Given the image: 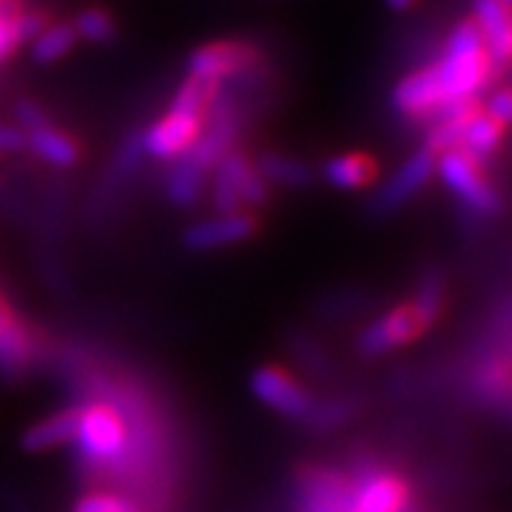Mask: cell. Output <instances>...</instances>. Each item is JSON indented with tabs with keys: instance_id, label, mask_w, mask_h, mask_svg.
<instances>
[{
	"instance_id": "cell-24",
	"label": "cell",
	"mask_w": 512,
	"mask_h": 512,
	"mask_svg": "<svg viewBox=\"0 0 512 512\" xmlns=\"http://www.w3.org/2000/svg\"><path fill=\"white\" fill-rule=\"evenodd\" d=\"M78 37L73 24H65V21H52L45 32L39 34L37 39H32V58L39 65H52L63 60L68 52L76 47Z\"/></svg>"
},
{
	"instance_id": "cell-33",
	"label": "cell",
	"mask_w": 512,
	"mask_h": 512,
	"mask_svg": "<svg viewBox=\"0 0 512 512\" xmlns=\"http://www.w3.org/2000/svg\"><path fill=\"white\" fill-rule=\"evenodd\" d=\"M388 3L390 11H396V13H403V11H409V8H414L419 0H385Z\"/></svg>"
},
{
	"instance_id": "cell-34",
	"label": "cell",
	"mask_w": 512,
	"mask_h": 512,
	"mask_svg": "<svg viewBox=\"0 0 512 512\" xmlns=\"http://www.w3.org/2000/svg\"><path fill=\"white\" fill-rule=\"evenodd\" d=\"M502 3H507V6H510V8H512V0H502Z\"/></svg>"
},
{
	"instance_id": "cell-16",
	"label": "cell",
	"mask_w": 512,
	"mask_h": 512,
	"mask_svg": "<svg viewBox=\"0 0 512 512\" xmlns=\"http://www.w3.org/2000/svg\"><path fill=\"white\" fill-rule=\"evenodd\" d=\"M78 419H81V406H68V409L55 411V414L29 424L21 432L19 445L26 453H45V450L60 448L65 442L76 440Z\"/></svg>"
},
{
	"instance_id": "cell-13",
	"label": "cell",
	"mask_w": 512,
	"mask_h": 512,
	"mask_svg": "<svg viewBox=\"0 0 512 512\" xmlns=\"http://www.w3.org/2000/svg\"><path fill=\"white\" fill-rule=\"evenodd\" d=\"M206 125L201 120H193L188 115H177V112H167L149 128L141 130L143 154L156 159V162H175L182 159L195 146V141L201 138Z\"/></svg>"
},
{
	"instance_id": "cell-28",
	"label": "cell",
	"mask_w": 512,
	"mask_h": 512,
	"mask_svg": "<svg viewBox=\"0 0 512 512\" xmlns=\"http://www.w3.org/2000/svg\"><path fill=\"white\" fill-rule=\"evenodd\" d=\"M73 512H138L125 497L107 492H91L73 505Z\"/></svg>"
},
{
	"instance_id": "cell-14",
	"label": "cell",
	"mask_w": 512,
	"mask_h": 512,
	"mask_svg": "<svg viewBox=\"0 0 512 512\" xmlns=\"http://www.w3.org/2000/svg\"><path fill=\"white\" fill-rule=\"evenodd\" d=\"M497 71L512 65V8L502 0H474V16Z\"/></svg>"
},
{
	"instance_id": "cell-8",
	"label": "cell",
	"mask_w": 512,
	"mask_h": 512,
	"mask_svg": "<svg viewBox=\"0 0 512 512\" xmlns=\"http://www.w3.org/2000/svg\"><path fill=\"white\" fill-rule=\"evenodd\" d=\"M263 65V52L245 39H216L195 47L188 55L190 76L214 78L219 84L229 78L253 76Z\"/></svg>"
},
{
	"instance_id": "cell-4",
	"label": "cell",
	"mask_w": 512,
	"mask_h": 512,
	"mask_svg": "<svg viewBox=\"0 0 512 512\" xmlns=\"http://www.w3.org/2000/svg\"><path fill=\"white\" fill-rule=\"evenodd\" d=\"M273 188L263 180L253 159L240 149H232L211 172V203L219 214L258 211L271 203Z\"/></svg>"
},
{
	"instance_id": "cell-20",
	"label": "cell",
	"mask_w": 512,
	"mask_h": 512,
	"mask_svg": "<svg viewBox=\"0 0 512 512\" xmlns=\"http://www.w3.org/2000/svg\"><path fill=\"white\" fill-rule=\"evenodd\" d=\"M221 91H224V86L219 81H214V78L190 76L188 73V78L177 86L169 112L188 115L206 125V120L211 117V110H214V104L219 102Z\"/></svg>"
},
{
	"instance_id": "cell-3",
	"label": "cell",
	"mask_w": 512,
	"mask_h": 512,
	"mask_svg": "<svg viewBox=\"0 0 512 512\" xmlns=\"http://www.w3.org/2000/svg\"><path fill=\"white\" fill-rule=\"evenodd\" d=\"M76 455L89 471H107L128 450V427L117 406L91 401L81 406L76 432Z\"/></svg>"
},
{
	"instance_id": "cell-2",
	"label": "cell",
	"mask_w": 512,
	"mask_h": 512,
	"mask_svg": "<svg viewBox=\"0 0 512 512\" xmlns=\"http://www.w3.org/2000/svg\"><path fill=\"white\" fill-rule=\"evenodd\" d=\"M437 175L455 195L466 224H481L502 214V193L487 175V167L463 149H450L437 156Z\"/></svg>"
},
{
	"instance_id": "cell-26",
	"label": "cell",
	"mask_w": 512,
	"mask_h": 512,
	"mask_svg": "<svg viewBox=\"0 0 512 512\" xmlns=\"http://www.w3.org/2000/svg\"><path fill=\"white\" fill-rule=\"evenodd\" d=\"M24 11V0H0V65L11 60L21 42L19 16Z\"/></svg>"
},
{
	"instance_id": "cell-30",
	"label": "cell",
	"mask_w": 512,
	"mask_h": 512,
	"mask_svg": "<svg viewBox=\"0 0 512 512\" xmlns=\"http://www.w3.org/2000/svg\"><path fill=\"white\" fill-rule=\"evenodd\" d=\"M50 24H52L50 11H45V8H24L19 16L21 42H24V45H29V42H32V39H37L39 34L45 32Z\"/></svg>"
},
{
	"instance_id": "cell-21",
	"label": "cell",
	"mask_w": 512,
	"mask_h": 512,
	"mask_svg": "<svg viewBox=\"0 0 512 512\" xmlns=\"http://www.w3.org/2000/svg\"><path fill=\"white\" fill-rule=\"evenodd\" d=\"M505 133H507L505 125L497 123L492 115H487V112L481 110L479 115L471 120V125L466 128V133H463L461 143H458V149H463L468 156H474L476 162H481L484 167H487L494 156L500 154L502 141H505Z\"/></svg>"
},
{
	"instance_id": "cell-17",
	"label": "cell",
	"mask_w": 512,
	"mask_h": 512,
	"mask_svg": "<svg viewBox=\"0 0 512 512\" xmlns=\"http://www.w3.org/2000/svg\"><path fill=\"white\" fill-rule=\"evenodd\" d=\"M253 164L271 188L276 185V188L307 190L318 180V172H315V167L310 162H305V159H299L294 154H286V151H260Z\"/></svg>"
},
{
	"instance_id": "cell-27",
	"label": "cell",
	"mask_w": 512,
	"mask_h": 512,
	"mask_svg": "<svg viewBox=\"0 0 512 512\" xmlns=\"http://www.w3.org/2000/svg\"><path fill=\"white\" fill-rule=\"evenodd\" d=\"M143 141H141V130H130L125 141L120 143V149L115 154V169L123 177L133 175L143 162Z\"/></svg>"
},
{
	"instance_id": "cell-7",
	"label": "cell",
	"mask_w": 512,
	"mask_h": 512,
	"mask_svg": "<svg viewBox=\"0 0 512 512\" xmlns=\"http://www.w3.org/2000/svg\"><path fill=\"white\" fill-rule=\"evenodd\" d=\"M427 331H432V325L416 310L414 302L406 299L401 305L383 312L370 325H364V331L357 336V351L364 359L385 357L390 351L419 341Z\"/></svg>"
},
{
	"instance_id": "cell-1",
	"label": "cell",
	"mask_w": 512,
	"mask_h": 512,
	"mask_svg": "<svg viewBox=\"0 0 512 512\" xmlns=\"http://www.w3.org/2000/svg\"><path fill=\"white\" fill-rule=\"evenodd\" d=\"M435 68L445 104L481 99V91H487L500 76L474 19L458 21L450 29Z\"/></svg>"
},
{
	"instance_id": "cell-29",
	"label": "cell",
	"mask_w": 512,
	"mask_h": 512,
	"mask_svg": "<svg viewBox=\"0 0 512 512\" xmlns=\"http://www.w3.org/2000/svg\"><path fill=\"white\" fill-rule=\"evenodd\" d=\"M13 117H16V123H19V128L24 130V133H34V130L39 128L55 125L52 123L50 112H47L39 102H34V99H21V102H16Z\"/></svg>"
},
{
	"instance_id": "cell-6",
	"label": "cell",
	"mask_w": 512,
	"mask_h": 512,
	"mask_svg": "<svg viewBox=\"0 0 512 512\" xmlns=\"http://www.w3.org/2000/svg\"><path fill=\"white\" fill-rule=\"evenodd\" d=\"M349 487V512H403L411 505L409 481L375 461L354 466Z\"/></svg>"
},
{
	"instance_id": "cell-31",
	"label": "cell",
	"mask_w": 512,
	"mask_h": 512,
	"mask_svg": "<svg viewBox=\"0 0 512 512\" xmlns=\"http://www.w3.org/2000/svg\"><path fill=\"white\" fill-rule=\"evenodd\" d=\"M484 112H487V115H492L494 120L505 125V128H510L512 125V86L494 91L492 97H489V102L484 104Z\"/></svg>"
},
{
	"instance_id": "cell-25",
	"label": "cell",
	"mask_w": 512,
	"mask_h": 512,
	"mask_svg": "<svg viewBox=\"0 0 512 512\" xmlns=\"http://www.w3.org/2000/svg\"><path fill=\"white\" fill-rule=\"evenodd\" d=\"M73 29H76L78 39H86L91 45H110L117 39V21L107 8L89 6L81 8L73 19Z\"/></svg>"
},
{
	"instance_id": "cell-5",
	"label": "cell",
	"mask_w": 512,
	"mask_h": 512,
	"mask_svg": "<svg viewBox=\"0 0 512 512\" xmlns=\"http://www.w3.org/2000/svg\"><path fill=\"white\" fill-rule=\"evenodd\" d=\"M250 393L273 414L284 416L289 422L302 424L310 416L318 398L312 390L281 364H260L250 375Z\"/></svg>"
},
{
	"instance_id": "cell-18",
	"label": "cell",
	"mask_w": 512,
	"mask_h": 512,
	"mask_svg": "<svg viewBox=\"0 0 512 512\" xmlns=\"http://www.w3.org/2000/svg\"><path fill=\"white\" fill-rule=\"evenodd\" d=\"M26 149L37 156L39 162L50 164L58 169H71L81 162L84 146L73 133L58 128V125H47L34 133H26Z\"/></svg>"
},
{
	"instance_id": "cell-32",
	"label": "cell",
	"mask_w": 512,
	"mask_h": 512,
	"mask_svg": "<svg viewBox=\"0 0 512 512\" xmlns=\"http://www.w3.org/2000/svg\"><path fill=\"white\" fill-rule=\"evenodd\" d=\"M26 151V133L19 125L0 123V154H21Z\"/></svg>"
},
{
	"instance_id": "cell-10",
	"label": "cell",
	"mask_w": 512,
	"mask_h": 512,
	"mask_svg": "<svg viewBox=\"0 0 512 512\" xmlns=\"http://www.w3.org/2000/svg\"><path fill=\"white\" fill-rule=\"evenodd\" d=\"M437 175V156L422 146L419 151L401 164L398 172L388 177V180L375 190L370 198V211L375 216H390L396 214L398 208L414 201L416 195L427 188V182Z\"/></svg>"
},
{
	"instance_id": "cell-12",
	"label": "cell",
	"mask_w": 512,
	"mask_h": 512,
	"mask_svg": "<svg viewBox=\"0 0 512 512\" xmlns=\"http://www.w3.org/2000/svg\"><path fill=\"white\" fill-rule=\"evenodd\" d=\"M263 221L253 211H237V214H219L214 219H203L190 224L182 232V245L193 253H211L221 247L242 245L258 237Z\"/></svg>"
},
{
	"instance_id": "cell-23",
	"label": "cell",
	"mask_w": 512,
	"mask_h": 512,
	"mask_svg": "<svg viewBox=\"0 0 512 512\" xmlns=\"http://www.w3.org/2000/svg\"><path fill=\"white\" fill-rule=\"evenodd\" d=\"M357 414L359 403L354 398H325V401H315V406H312L310 416L302 422V427L315 432V435H325V432H333V429H341L344 424H349Z\"/></svg>"
},
{
	"instance_id": "cell-22",
	"label": "cell",
	"mask_w": 512,
	"mask_h": 512,
	"mask_svg": "<svg viewBox=\"0 0 512 512\" xmlns=\"http://www.w3.org/2000/svg\"><path fill=\"white\" fill-rule=\"evenodd\" d=\"M409 299L414 302L416 310L422 312L424 320L435 328L442 315H445V307H448V281H445V273L440 268L422 271V276L416 281L414 294Z\"/></svg>"
},
{
	"instance_id": "cell-11",
	"label": "cell",
	"mask_w": 512,
	"mask_h": 512,
	"mask_svg": "<svg viewBox=\"0 0 512 512\" xmlns=\"http://www.w3.org/2000/svg\"><path fill=\"white\" fill-rule=\"evenodd\" d=\"M390 104H393V110L403 120L427 128L429 120L445 107L435 63L422 65V68H414L411 73H406L390 91Z\"/></svg>"
},
{
	"instance_id": "cell-15",
	"label": "cell",
	"mask_w": 512,
	"mask_h": 512,
	"mask_svg": "<svg viewBox=\"0 0 512 512\" xmlns=\"http://www.w3.org/2000/svg\"><path fill=\"white\" fill-rule=\"evenodd\" d=\"M320 175L336 190H367L377 182L380 162L367 151H346L325 159Z\"/></svg>"
},
{
	"instance_id": "cell-9",
	"label": "cell",
	"mask_w": 512,
	"mask_h": 512,
	"mask_svg": "<svg viewBox=\"0 0 512 512\" xmlns=\"http://www.w3.org/2000/svg\"><path fill=\"white\" fill-rule=\"evenodd\" d=\"M42 351V336L26 323L0 289V380L19 383L37 362Z\"/></svg>"
},
{
	"instance_id": "cell-19",
	"label": "cell",
	"mask_w": 512,
	"mask_h": 512,
	"mask_svg": "<svg viewBox=\"0 0 512 512\" xmlns=\"http://www.w3.org/2000/svg\"><path fill=\"white\" fill-rule=\"evenodd\" d=\"M206 182L208 172L190 162L188 156H182L167 164V172L162 177L164 198L175 208H193L206 195Z\"/></svg>"
}]
</instances>
